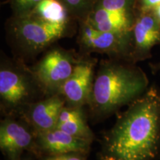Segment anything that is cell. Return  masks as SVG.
<instances>
[{"instance_id": "1", "label": "cell", "mask_w": 160, "mask_h": 160, "mask_svg": "<svg viewBox=\"0 0 160 160\" xmlns=\"http://www.w3.org/2000/svg\"><path fill=\"white\" fill-rule=\"evenodd\" d=\"M160 156V88L156 85L119 113L101 140L98 160H155Z\"/></svg>"}, {"instance_id": "2", "label": "cell", "mask_w": 160, "mask_h": 160, "mask_svg": "<svg viewBox=\"0 0 160 160\" xmlns=\"http://www.w3.org/2000/svg\"><path fill=\"white\" fill-rule=\"evenodd\" d=\"M150 87L148 76L128 58L102 59L96 70L88 105L93 122L105 119L139 99Z\"/></svg>"}, {"instance_id": "3", "label": "cell", "mask_w": 160, "mask_h": 160, "mask_svg": "<svg viewBox=\"0 0 160 160\" xmlns=\"http://www.w3.org/2000/svg\"><path fill=\"white\" fill-rule=\"evenodd\" d=\"M5 30L13 57L27 62L42 54L59 40L74 35L78 22L53 23L30 14L11 15L6 20Z\"/></svg>"}, {"instance_id": "4", "label": "cell", "mask_w": 160, "mask_h": 160, "mask_svg": "<svg viewBox=\"0 0 160 160\" xmlns=\"http://www.w3.org/2000/svg\"><path fill=\"white\" fill-rule=\"evenodd\" d=\"M46 97L27 62L1 52L0 108L3 116L20 117L31 104Z\"/></svg>"}, {"instance_id": "5", "label": "cell", "mask_w": 160, "mask_h": 160, "mask_svg": "<svg viewBox=\"0 0 160 160\" xmlns=\"http://www.w3.org/2000/svg\"><path fill=\"white\" fill-rule=\"evenodd\" d=\"M79 54L75 50L64 48L56 43L46 50L31 66L46 96L59 93L64 83L73 73Z\"/></svg>"}, {"instance_id": "6", "label": "cell", "mask_w": 160, "mask_h": 160, "mask_svg": "<svg viewBox=\"0 0 160 160\" xmlns=\"http://www.w3.org/2000/svg\"><path fill=\"white\" fill-rule=\"evenodd\" d=\"M138 0H99L87 21L96 28L131 37L138 13Z\"/></svg>"}, {"instance_id": "7", "label": "cell", "mask_w": 160, "mask_h": 160, "mask_svg": "<svg viewBox=\"0 0 160 160\" xmlns=\"http://www.w3.org/2000/svg\"><path fill=\"white\" fill-rule=\"evenodd\" d=\"M77 42L79 53L90 54L97 53L108 57H122L130 59L132 39L113 33L99 30L87 20L78 22Z\"/></svg>"}, {"instance_id": "8", "label": "cell", "mask_w": 160, "mask_h": 160, "mask_svg": "<svg viewBox=\"0 0 160 160\" xmlns=\"http://www.w3.org/2000/svg\"><path fill=\"white\" fill-rule=\"evenodd\" d=\"M36 131L19 117L4 116L0 123V149L7 160H15L25 152L35 157Z\"/></svg>"}, {"instance_id": "9", "label": "cell", "mask_w": 160, "mask_h": 160, "mask_svg": "<svg viewBox=\"0 0 160 160\" xmlns=\"http://www.w3.org/2000/svg\"><path fill=\"white\" fill-rule=\"evenodd\" d=\"M98 64L97 58L79 53L73 73L59 92L65 100L66 105L79 108L88 105Z\"/></svg>"}, {"instance_id": "10", "label": "cell", "mask_w": 160, "mask_h": 160, "mask_svg": "<svg viewBox=\"0 0 160 160\" xmlns=\"http://www.w3.org/2000/svg\"><path fill=\"white\" fill-rule=\"evenodd\" d=\"M160 44V23L152 11H139L132 31L130 59L137 63L152 57V49Z\"/></svg>"}, {"instance_id": "11", "label": "cell", "mask_w": 160, "mask_h": 160, "mask_svg": "<svg viewBox=\"0 0 160 160\" xmlns=\"http://www.w3.org/2000/svg\"><path fill=\"white\" fill-rule=\"evenodd\" d=\"M92 142L79 139L58 128L39 133L37 135L35 157L68 153L88 154Z\"/></svg>"}, {"instance_id": "12", "label": "cell", "mask_w": 160, "mask_h": 160, "mask_svg": "<svg viewBox=\"0 0 160 160\" xmlns=\"http://www.w3.org/2000/svg\"><path fill=\"white\" fill-rule=\"evenodd\" d=\"M65 105V100L60 93L46 96L31 104L19 117L27 122L36 133H42L57 128L60 113Z\"/></svg>"}, {"instance_id": "13", "label": "cell", "mask_w": 160, "mask_h": 160, "mask_svg": "<svg viewBox=\"0 0 160 160\" xmlns=\"http://www.w3.org/2000/svg\"><path fill=\"white\" fill-rule=\"evenodd\" d=\"M73 137L93 142L95 136L90 128L84 108L65 105L60 113L57 128Z\"/></svg>"}, {"instance_id": "14", "label": "cell", "mask_w": 160, "mask_h": 160, "mask_svg": "<svg viewBox=\"0 0 160 160\" xmlns=\"http://www.w3.org/2000/svg\"><path fill=\"white\" fill-rule=\"evenodd\" d=\"M29 14L53 23H68L77 21L70 15L59 0H42Z\"/></svg>"}, {"instance_id": "15", "label": "cell", "mask_w": 160, "mask_h": 160, "mask_svg": "<svg viewBox=\"0 0 160 160\" xmlns=\"http://www.w3.org/2000/svg\"><path fill=\"white\" fill-rule=\"evenodd\" d=\"M65 5L70 15L77 21L88 18L99 0H59Z\"/></svg>"}, {"instance_id": "16", "label": "cell", "mask_w": 160, "mask_h": 160, "mask_svg": "<svg viewBox=\"0 0 160 160\" xmlns=\"http://www.w3.org/2000/svg\"><path fill=\"white\" fill-rule=\"evenodd\" d=\"M42 0H8L12 15L25 16L31 13Z\"/></svg>"}, {"instance_id": "17", "label": "cell", "mask_w": 160, "mask_h": 160, "mask_svg": "<svg viewBox=\"0 0 160 160\" xmlns=\"http://www.w3.org/2000/svg\"><path fill=\"white\" fill-rule=\"evenodd\" d=\"M88 155L82 153H68L63 154L45 156L38 160H88Z\"/></svg>"}, {"instance_id": "18", "label": "cell", "mask_w": 160, "mask_h": 160, "mask_svg": "<svg viewBox=\"0 0 160 160\" xmlns=\"http://www.w3.org/2000/svg\"><path fill=\"white\" fill-rule=\"evenodd\" d=\"M160 5V0H138L139 11H149Z\"/></svg>"}, {"instance_id": "19", "label": "cell", "mask_w": 160, "mask_h": 160, "mask_svg": "<svg viewBox=\"0 0 160 160\" xmlns=\"http://www.w3.org/2000/svg\"><path fill=\"white\" fill-rule=\"evenodd\" d=\"M151 68L154 73H159L160 74V62L154 64H150Z\"/></svg>"}, {"instance_id": "20", "label": "cell", "mask_w": 160, "mask_h": 160, "mask_svg": "<svg viewBox=\"0 0 160 160\" xmlns=\"http://www.w3.org/2000/svg\"><path fill=\"white\" fill-rule=\"evenodd\" d=\"M151 11H152L153 15H154L155 17L157 18L158 22L160 23V5L157 6V7L154 8L153 10H151Z\"/></svg>"}, {"instance_id": "21", "label": "cell", "mask_w": 160, "mask_h": 160, "mask_svg": "<svg viewBox=\"0 0 160 160\" xmlns=\"http://www.w3.org/2000/svg\"><path fill=\"white\" fill-rule=\"evenodd\" d=\"M35 157L34 156H33V154H31V156H29V157H21L20 158H19V159H17L15 160H33V158Z\"/></svg>"}]
</instances>
